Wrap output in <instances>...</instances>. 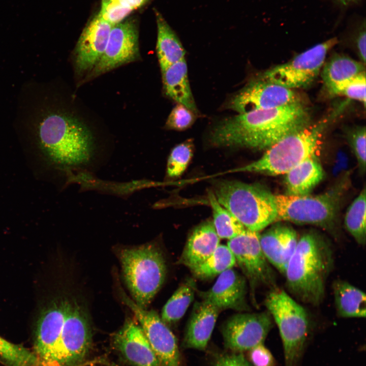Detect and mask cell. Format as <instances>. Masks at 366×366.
I'll list each match as a JSON object with an SVG mask.
<instances>
[{"label": "cell", "mask_w": 366, "mask_h": 366, "mask_svg": "<svg viewBox=\"0 0 366 366\" xmlns=\"http://www.w3.org/2000/svg\"><path fill=\"white\" fill-rule=\"evenodd\" d=\"M132 11L115 0H102L101 9L98 16L113 26L121 22Z\"/></svg>", "instance_id": "obj_37"}, {"label": "cell", "mask_w": 366, "mask_h": 366, "mask_svg": "<svg viewBox=\"0 0 366 366\" xmlns=\"http://www.w3.org/2000/svg\"><path fill=\"white\" fill-rule=\"evenodd\" d=\"M347 179L345 176L328 191L317 196L274 195L277 222L312 224L333 232L337 228Z\"/></svg>", "instance_id": "obj_7"}, {"label": "cell", "mask_w": 366, "mask_h": 366, "mask_svg": "<svg viewBox=\"0 0 366 366\" xmlns=\"http://www.w3.org/2000/svg\"><path fill=\"white\" fill-rule=\"evenodd\" d=\"M334 304L338 315L344 318L365 317V294L347 282L337 280L333 284Z\"/></svg>", "instance_id": "obj_26"}, {"label": "cell", "mask_w": 366, "mask_h": 366, "mask_svg": "<svg viewBox=\"0 0 366 366\" xmlns=\"http://www.w3.org/2000/svg\"><path fill=\"white\" fill-rule=\"evenodd\" d=\"M220 310L202 300L195 303L188 323L182 346L203 350L211 337Z\"/></svg>", "instance_id": "obj_21"}, {"label": "cell", "mask_w": 366, "mask_h": 366, "mask_svg": "<svg viewBox=\"0 0 366 366\" xmlns=\"http://www.w3.org/2000/svg\"><path fill=\"white\" fill-rule=\"evenodd\" d=\"M309 124L308 110L299 101L226 118L212 128L209 140L217 146L267 149Z\"/></svg>", "instance_id": "obj_2"}, {"label": "cell", "mask_w": 366, "mask_h": 366, "mask_svg": "<svg viewBox=\"0 0 366 366\" xmlns=\"http://www.w3.org/2000/svg\"><path fill=\"white\" fill-rule=\"evenodd\" d=\"M123 274L134 301L146 309L164 282L166 266L154 244L123 249L119 253Z\"/></svg>", "instance_id": "obj_6"}, {"label": "cell", "mask_w": 366, "mask_h": 366, "mask_svg": "<svg viewBox=\"0 0 366 366\" xmlns=\"http://www.w3.org/2000/svg\"><path fill=\"white\" fill-rule=\"evenodd\" d=\"M365 196L364 188L348 208L344 219L346 229L361 246L366 241Z\"/></svg>", "instance_id": "obj_31"}, {"label": "cell", "mask_w": 366, "mask_h": 366, "mask_svg": "<svg viewBox=\"0 0 366 366\" xmlns=\"http://www.w3.org/2000/svg\"><path fill=\"white\" fill-rule=\"evenodd\" d=\"M339 4L346 6L349 5L353 3L357 2L359 0H335Z\"/></svg>", "instance_id": "obj_42"}, {"label": "cell", "mask_w": 366, "mask_h": 366, "mask_svg": "<svg viewBox=\"0 0 366 366\" xmlns=\"http://www.w3.org/2000/svg\"><path fill=\"white\" fill-rule=\"evenodd\" d=\"M286 195H307L322 180L324 175L321 164L314 158H308L286 174Z\"/></svg>", "instance_id": "obj_24"}, {"label": "cell", "mask_w": 366, "mask_h": 366, "mask_svg": "<svg viewBox=\"0 0 366 366\" xmlns=\"http://www.w3.org/2000/svg\"><path fill=\"white\" fill-rule=\"evenodd\" d=\"M347 139L355 155L361 174L365 172V127L358 126L350 130Z\"/></svg>", "instance_id": "obj_35"}, {"label": "cell", "mask_w": 366, "mask_h": 366, "mask_svg": "<svg viewBox=\"0 0 366 366\" xmlns=\"http://www.w3.org/2000/svg\"><path fill=\"white\" fill-rule=\"evenodd\" d=\"M338 42L334 37L318 44L288 62L267 70L261 78L291 89L306 87L317 78L328 52Z\"/></svg>", "instance_id": "obj_10"}, {"label": "cell", "mask_w": 366, "mask_h": 366, "mask_svg": "<svg viewBox=\"0 0 366 366\" xmlns=\"http://www.w3.org/2000/svg\"><path fill=\"white\" fill-rule=\"evenodd\" d=\"M220 241L212 221L203 222L188 237L179 263L192 269L207 259L220 244Z\"/></svg>", "instance_id": "obj_22"}, {"label": "cell", "mask_w": 366, "mask_h": 366, "mask_svg": "<svg viewBox=\"0 0 366 366\" xmlns=\"http://www.w3.org/2000/svg\"><path fill=\"white\" fill-rule=\"evenodd\" d=\"M124 303L130 308L139 322L160 366H181L175 337L153 310L139 307L133 300L121 293Z\"/></svg>", "instance_id": "obj_11"}, {"label": "cell", "mask_w": 366, "mask_h": 366, "mask_svg": "<svg viewBox=\"0 0 366 366\" xmlns=\"http://www.w3.org/2000/svg\"><path fill=\"white\" fill-rule=\"evenodd\" d=\"M208 198L212 211V223L220 239H231L246 229L230 211L219 203L212 191L208 192Z\"/></svg>", "instance_id": "obj_30"}, {"label": "cell", "mask_w": 366, "mask_h": 366, "mask_svg": "<svg viewBox=\"0 0 366 366\" xmlns=\"http://www.w3.org/2000/svg\"><path fill=\"white\" fill-rule=\"evenodd\" d=\"M115 348L132 366H160L141 326L127 319L113 338Z\"/></svg>", "instance_id": "obj_18"}, {"label": "cell", "mask_w": 366, "mask_h": 366, "mask_svg": "<svg viewBox=\"0 0 366 366\" xmlns=\"http://www.w3.org/2000/svg\"><path fill=\"white\" fill-rule=\"evenodd\" d=\"M249 358L253 366H274V364L271 353L263 343L249 350Z\"/></svg>", "instance_id": "obj_38"}, {"label": "cell", "mask_w": 366, "mask_h": 366, "mask_svg": "<svg viewBox=\"0 0 366 366\" xmlns=\"http://www.w3.org/2000/svg\"><path fill=\"white\" fill-rule=\"evenodd\" d=\"M236 264L234 256L227 245L220 244L215 251L191 271L197 278L205 280L219 276Z\"/></svg>", "instance_id": "obj_29"}, {"label": "cell", "mask_w": 366, "mask_h": 366, "mask_svg": "<svg viewBox=\"0 0 366 366\" xmlns=\"http://www.w3.org/2000/svg\"><path fill=\"white\" fill-rule=\"evenodd\" d=\"M365 72L346 81L330 86L327 88L332 95H343L358 100L365 105Z\"/></svg>", "instance_id": "obj_34"}, {"label": "cell", "mask_w": 366, "mask_h": 366, "mask_svg": "<svg viewBox=\"0 0 366 366\" xmlns=\"http://www.w3.org/2000/svg\"><path fill=\"white\" fill-rule=\"evenodd\" d=\"M214 366H253L241 353L220 355Z\"/></svg>", "instance_id": "obj_39"}, {"label": "cell", "mask_w": 366, "mask_h": 366, "mask_svg": "<svg viewBox=\"0 0 366 366\" xmlns=\"http://www.w3.org/2000/svg\"><path fill=\"white\" fill-rule=\"evenodd\" d=\"M265 305L275 321L281 338L285 366H296L306 341L309 320L304 309L285 291L273 288Z\"/></svg>", "instance_id": "obj_8"}, {"label": "cell", "mask_w": 366, "mask_h": 366, "mask_svg": "<svg viewBox=\"0 0 366 366\" xmlns=\"http://www.w3.org/2000/svg\"><path fill=\"white\" fill-rule=\"evenodd\" d=\"M92 344L87 313L75 299H68L66 317L55 352V365L78 366L85 359Z\"/></svg>", "instance_id": "obj_9"}, {"label": "cell", "mask_w": 366, "mask_h": 366, "mask_svg": "<svg viewBox=\"0 0 366 366\" xmlns=\"http://www.w3.org/2000/svg\"><path fill=\"white\" fill-rule=\"evenodd\" d=\"M298 240L294 229L280 224L259 234L260 246L265 258L283 274L295 250Z\"/></svg>", "instance_id": "obj_20"}, {"label": "cell", "mask_w": 366, "mask_h": 366, "mask_svg": "<svg viewBox=\"0 0 366 366\" xmlns=\"http://www.w3.org/2000/svg\"><path fill=\"white\" fill-rule=\"evenodd\" d=\"M327 122L325 119L316 124L309 123L268 147L259 159L236 171L285 174L303 161L315 157Z\"/></svg>", "instance_id": "obj_5"}, {"label": "cell", "mask_w": 366, "mask_h": 366, "mask_svg": "<svg viewBox=\"0 0 366 366\" xmlns=\"http://www.w3.org/2000/svg\"><path fill=\"white\" fill-rule=\"evenodd\" d=\"M246 293L245 278L231 268L219 274L212 287L201 292L200 295L203 300L210 302L220 311H243L248 310Z\"/></svg>", "instance_id": "obj_19"}, {"label": "cell", "mask_w": 366, "mask_h": 366, "mask_svg": "<svg viewBox=\"0 0 366 366\" xmlns=\"http://www.w3.org/2000/svg\"><path fill=\"white\" fill-rule=\"evenodd\" d=\"M195 114L184 105L177 103L169 115L165 126L168 129L186 130L194 123Z\"/></svg>", "instance_id": "obj_36"}, {"label": "cell", "mask_w": 366, "mask_h": 366, "mask_svg": "<svg viewBox=\"0 0 366 366\" xmlns=\"http://www.w3.org/2000/svg\"><path fill=\"white\" fill-rule=\"evenodd\" d=\"M299 101L293 89L261 78L248 83L228 101L226 106L228 109L241 114L275 108Z\"/></svg>", "instance_id": "obj_13"}, {"label": "cell", "mask_w": 366, "mask_h": 366, "mask_svg": "<svg viewBox=\"0 0 366 366\" xmlns=\"http://www.w3.org/2000/svg\"><path fill=\"white\" fill-rule=\"evenodd\" d=\"M121 6L129 8L132 10L137 9L143 5L147 0H115Z\"/></svg>", "instance_id": "obj_41"}, {"label": "cell", "mask_w": 366, "mask_h": 366, "mask_svg": "<svg viewBox=\"0 0 366 366\" xmlns=\"http://www.w3.org/2000/svg\"><path fill=\"white\" fill-rule=\"evenodd\" d=\"M269 313H240L229 318L222 329L224 344L235 352L249 350L263 343L272 326Z\"/></svg>", "instance_id": "obj_14"}, {"label": "cell", "mask_w": 366, "mask_h": 366, "mask_svg": "<svg viewBox=\"0 0 366 366\" xmlns=\"http://www.w3.org/2000/svg\"><path fill=\"white\" fill-rule=\"evenodd\" d=\"M157 24V52L161 71L185 58V50L162 15L155 11Z\"/></svg>", "instance_id": "obj_25"}, {"label": "cell", "mask_w": 366, "mask_h": 366, "mask_svg": "<svg viewBox=\"0 0 366 366\" xmlns=\"http://www.w3.org/2000/svg\"><path fill=\"white\" fill-rule=\"evenodd\" d=\"M193 152L194 144L191 139L187 140L174 147L167 160V176L170 177L180 176L190 163Z\"/></svg>", "instance_id": "obj_32"}, {"label": "cell", "mask_w": 366, "mask_h": 366, "mask_svg": "<svg viewBox=\"0 0 366 366\" xmlns=\"http://www.w3.org/2000/svg\"><path fill=\"white\" fill-rule=\"evenodd\" d=\"M365 21L360 27L356 38V45L361 62L365 64Z\"/></svg>", "instance_id": "obj_40"}, {"label": "cell", "mask_w": 366, "mask_h": 366, "mask_svg": "<svg viewBox=\"0 0 366 366\" xmlns=\"http://www.w3.org/2000/svg\"><path fill=\"white\" fill-rule=\"evenodd\" d=\"M166 95L177 103L184 105L196 113V105L188 77V69L184 58L161 71Z\"/></svg>", "instance_id": "obj_23"}, {"label": "cell", "mask_w": 366, "mask_h": 366, "mask_svg": "<svg viewBox=\"0 0 366 366\" xmlns=\"http://www.w3.org/2000/svg\"><path fill=\"white\" fill-rule=\"evenodd\" d=\"M332 263L326 241L314 232L305 233L298 239L284 273L289 291L304 303L319 304L324 297Z\"/></svg>", "instance_id": "obj_3"}, {"label": "cell", "mask_w": 366, "mask_h": 366, "mask_svg": "<svg viewBox=\"0 0 366 366\" xmlns=\"http://www.w3.org/2000/svg\"><path fill=\"white\" fill-rule=\"evenodd\" d=\"M138 32L128 20L112 26L105 50L87 77H95L134 61L139 55Z\"/></svg>", "instance_id": "obj_15"}, {"label": "cell", "mask_w": 366, "mask_h": 366, "mask_svg": "<svg viewBox=\"0 0 366 366\" xmlns=\"http://www.w3.org/2000/svg\"><path fill=\"white\" fill-rule=\"evenodd\" d=\"M365 65L349 57L336 55L324 65L321 76L326 88L364 72Z\"/></svg>", "instance_id": "obj_27"}, {"label": "cell", "mask_w": 366, "mask_h": 366, "mask_svg": "<svg viewBox=\"0 0 366 366\" xmlns=\"http://www.w3.org/2000/svg\"><path fill=\"white\" fill-rule=\"evenodd\" d=\"M214 191L219 203L250 231L259 232L277 222L274 195L260 185L224 180L215 183Z\"/></svg>", "instance_id": "obj_4"}, {"label": "cell", "mask_w": 366, "mask_h": 366, "mask_svg": "<svg viewBox=\"0 0 366 366\" xmlns=\"http://www.w3.org/2000/svg\"><path fill=\"white\" fill-rule=\"evenodd\" d=\"M195 281L187 279L176 289L163 308L161 319L165 323H175L185 314L194 298Z\"/></svg>", "instance_id": "obj_28"}, {"label": "cell", "mask_w": 366, "mask_h": 366, "mask_svg": "<svg viewBox=\"0 0 366 366\" xmlns=\"http://www.w3.org/2000/svg\"><path fill=\"white\" fill-rule=\"evenodd\" d=\"M39 147L50 163L73 179L88 176L105 155L91 130L76 118L59 112H49L37 128Z\"/></svg>", "instance_id": "obj_1"}, {"label": "cell", "mask_w": 366, "mask_h": 366, "mask_svg": "<svg viewBox=\"0 0 366 366\" xmlns=\"http://www.w3.org/2000/svg\"><path fill=\"white\" fill-rule=\"evenodd\" d=\"M112 27L97 15L84 28L74 53L78 73H89L97 64L105 50Z\"/></svg>", "instance_id": "obj_17"}, {"label": "cell", "mask_w": 366, "mask_h": 366, "mask_svg": "<svg viewBox=\"0 0 366 366\" xmlns=\"http://www.w3.org/2000/svg\"><path fill=\"white\" fill-rule=\"evenodd\" d=\"M67 298L53 302L40 317L36 328L35 355L42 366L55 365V352L66 317Z\"/></svg>", "instance_id": "obj_16"}, {"label": "cell", "mask_w": 366, "mask_h": 366, "mask_svg": "<svg viewBox=\"0 0 366 366\" xmlns=\"http://www.w3.org/2000/svg\"><path fill=\"white\" fill-rule=\"evenodd\" d=\"M227 246L252 288L257 285L274 286V274L262 250L258 232L246 228L229 239Z\"/></svg>", "instance_id": "obj_12"}, {"label": "cell", "mask_w": 366, "mask_h": 366, "mask_svg": "<svg viewBox=\"0 0 366 366\" xmlns=\"http://www.w3.org/2000/svg\"><path fill=\"white\" fill-rule=\"evenodd\" d=\"M0 357L12 366H38L41 364L35 354L1 337Z\"/></svg>", "instance_id": "obj_33"}]
</instances>
